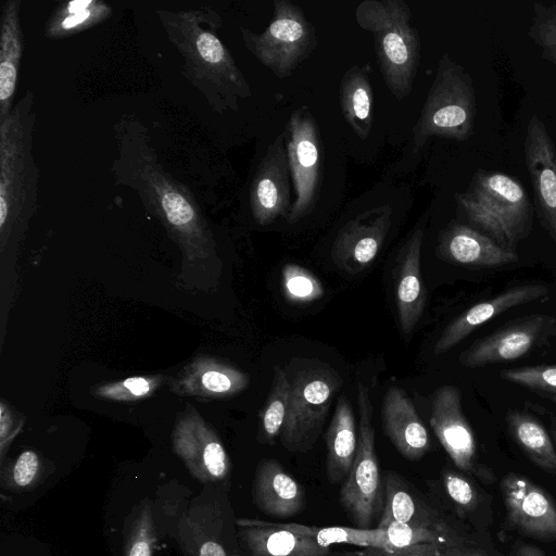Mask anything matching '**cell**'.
<instances>
[{
  "instance_id": "4dcf8cb0",
  "label": "cell",
  "mask_w": 556,
  "mask_h": 556,
  "mask_svg": "<svg viewBox=\"0 0 556 556\" xmlns=\"http://www.w3.org/2000/svg\"><path fill=\"white\" fill-rule=\"evenodd\" d=\"M302 534L313 538L318 544L331 547L333 544H349L357 547H378L390 549L384 529L352 527H312L291 523Z\"/></svg>"
},
{
  "instance_id": "1f68e13d",
  "label": "cell",
  "mask_w": 556,
  "mask_h": 556,
  "mask_svg": "<svg viewBox=\"0 0 556 556\" xmlns=\"http://www.w3.org/2000/svg\"><path fill=\"white\" fill-rule=\"evenodd\" d=\"M291 396V383L285 368L274 369L270 390L260 414L261 430L265 442L273 443L280 434Z\"/></svg>"
},
{
  "instance_id": "d6986e66",
  "label": "cell",
  "mask_w": 556,
  "mask_h": 556,
  "mask_svg": "<svg viewBox=\"0 0 556 556\" xmlns=\"http://www.w3.org/2000/svg\"><path fill=\"white\" fill-rule=\"evenodd\" d=\"M424 224L418 225L402 248L395 274V302L402 331L409 334L420 320L426 305L421 276Z\"/></svg>"
},
{
  "instance_id": "7c38bea8",
  "label": "cell",
  "mask_w": 556,
  "mask_h": 556,
  "mask_svg": "<svg viewBox=\"0 0 556 556\" xmlns=\"http://www.w3.org/2000/svg\"><path fill=\"white\" fill-rule=\"evenodd\" d=\"M173 448L193 477L202 482L224 480L229 457L212 427L191 406L178 418L172 434Z\"/></svg>"
},
{
  "instance_id": "8d00e7d4",
  "label": "cell",
  "mask_w": 556,
  "mask_h": 556,
  "mask_svg": "<svg viewBox=\"0 0 556 556\" xmlns=\"http://www.w3.org/2000/svg\"><path fill=\"white\" fill-rule=\"evenodd\" d=\"M154 542L152 510L146 502L137 508L129 523L124 556H152Z\"/></svg>"
},
{
  "instance_id": "603a6c76",
  "label": "cell",
  "mask_w": 556,
  "mask_h": 556,
  "mask_svg": "<svg viewBox=\"0 0 556 556\" xmlns=\"http://www.w3.org/2000/svg\"><path fill=\"white\" fill-rule=\"evenodd\" d=\"M253 502L275 518L296 516L304 507V493L296 480L275 459H263L255 471Z\"/></svg>"
},
{
  "instance_id": "f546056e",
  "label": "cell",
  "mask_w": 556,
  "mask_h": 556,
  "mask_svg": "<svg viewBox=\"0 0 556 556\" xmlns=\"http://www.w3.org/2000/svg\"><path fill=\"white\" fill-rule=\"evenodd\" d=\"M111 13V8L101 1H71L51 17L46 34L51 38L72 35L93 26Z\"/></svg>"
},
{
  "instance_id": "5bb4252c",
  "label": "cell",
  "mask_w": 556,
  "mask_h": 556,
  "mask_svg": "<svg viewBox=\"0 0 556 556\" xmlns=\"http://www.w3.org/2000/svg\"><path fill=\"white\" fill-rule=\"evenodd\" d=\"M392 208L381 205L349 220L338 232L332 248L333 263L349 274L366 269L378 256L392 225Z\"/></svg>"
},
{
  "instance_id": "8fae6325",
  "label": "cell",
  "mask_w": 556,
  "mask_h": 556,
  "mask_svg": "<svg viewBox=\"0 0 556 556\" xmlns=\"http://www.w3.org/2000/svg\"><path fill=\"white\" fill-rule=\"evenodd\" d=\"M431 428L453 463L484 483L494 480L492 471L479 462L472 429L462 409V395L455 386H442L432 399Z\"/></svg>"
},
{
  "instance_id": "3957f363",
  "label": "cell",
  "mask_w": 556,
  "mask_h": 556,
  "mask_svg": "<svg viewBox=\"0 0 556 556\" xmlns=\"http://www.w3.org/2000/svg\"><path fill=\"white\" fill-rule=\"evenodd\" d=\"M35 96L28 90L0 118V235L4 247L35 212L38 169L33 154Z\"/></svg>"
},
{
  "instance_id": "4fadbf2b",
  "label": "cell",
  "mask_w": 556,
  "mask_h": 556,
  "mask_svg": "<svg viewBox=\"0 0 556 556\" xmlns=\"http://www.w3.org/2000/svg\"><path fill=\"white\" fill-rule=\"evenodd\" d=\"M290 169L282 131L267 147L257 164L251 187L250 207L254 220L267 226L280 217H288L291 201Z\"/></svg>"
},
{
  "instance_id": "b9f144b4",
  "label": "cell",
  "mask_w": 556,
  "mask_h": 556,
  "mask_svg": "<svg viewBox=\"0 0 556 556\" xmlns=\"http://www.w3.org/2000/svg\"><path fill=\"white\" fill-rule=\"evenodd\" d=\"M23 421L15 418L11 408L4 402L0 403V451L3 459L5 450L20 432Z\"/></svg>"
},
{
  "instance_id": "9a60e30c",
  "label": "cell",
  "mask_w": 556,
  "mask_h": 556,
  "mask_svg": "<svg viewBox=\"0 0 556 556\" xmlns=\"http://www.w3.org/2000/svg\"><path fill=\"white\" fill-rule=\"evenodd\" d=\"M507 516L521 532L540 540L556 539V504L527 477L507 473L501 482Z\"/></svg>"
},
{
  "instance_id": "ffe728a7",
  "label": "cell",
  "mask_w": 556,
  "mask_h": 556,
  "mask_svg": "<svg viewBox=\"0 0 556 556\" xmlns=\"http://www.w3.org/2000/svg\"><path fill=\"white\" fill-rule=\"evenodd\" d=\"M547 293L548 290L543 285L518 286L475 304L445 328L434 344L433 354L441 355L447 352L494 316L518 305L536 301Z\"/></svg>"
},
{
  "instance_id": "52a82bcc",
  "label": "cell",
  "mask_w": 556,
  "mask_h": 556,
  "mask_svg": "<svg viewBox=\"0 0 556 556\" xmlns=\"http://www.w3.org/2000/svg\"><path fill=\"white\" fill-rule=\"evenodd\" d=\"M296 363L292 369H286L291 396L280 440L287 451L305 453L321 433L342 379L333 368L321 362L300 359Z\"/></svg>"
},
{
  "instance_id": "8992f818",
  "label": "cell",
  "mask_w": 556,
  "mask_h": 556,
  "mask_svg": "<svg viewBox=\"0 0 556 556\" xmlns=\"http://www.w3.org/2000/svg\"><path fill=\"white\" fill-rule=\"evenodd\" d=\"M476 111L471 76L444 53L439 61L420 115L412 129V154L419 153L432 136L467 140L472 135Z\"/></svg>"
},
{
  "instance_id": "f6af8a7d",
  "label": "cell",
  "mask_w": 556,
  "mask_h": 556,
  "mask_svg": "<svg viewBox=\"0 0 556 556\" xmlns=\"http://www.w3.org/2000/svg\"><path fill=\"white\" fill-rule=\"evenodd\" d=\"M514 556H543V554L532 545H521L515 551Z\"/></svg>"
},
{
  "instance_id": "277c9868",
  "label": "cell",
  "mask_w": 556,
  "mask_h": 556,
  "mask_svg": "<svg viewBox=\"0 0 556 556\" xmlns=\"http://www.w3.org/2000/svg\"><path fill=\"white\" fill-rule=\"evenodd\" d=\"M358 26L372 35L377 63L391 93L407 97L420 61V38L404 0H365L355 9Z\"/></svg>"
},
{
  "instance_id": "74e56055",
  "label": "cell",
  "mask_w": 556,
  "mask_h": 556,
  "mask_svg": "<svg viewBox=\"0 0 556 556\" xmlns=\"http://www.w3.org/2000/svg\"><path fill=\"white\" fill-rule=\"evenodd\" d=\"M501 377L528 389L556 392V366H527L501 371Z\"/></svg>"
},
{
  "instance_id": "836d02e7",
  "label": "cell",
  "mask_w": 556,
  "mask_h": 556,
  "mask_svg": "<svg viewBox=\"0 0 556 556\" xmlns=\"http://www.w3.org/2000/svg\"><path fill=\"white\" fill-rule=\"evenodd\" d=\"M281 288L283 296L292 304H308L325 293L323 283L311 270L292 263L281 270Z\"/></svg>"
},
{
  "instance_id": "6da1fadb",
  "label": "cell",
  "mask_w": 556,
  "mask_h": 556,
  "mask_svg": "<svg viewBox=\"0 0 556 556\" xmlns=\"http://www.w3.org/2000/svg\"><path fill=\"white\" fill-rule=\"evenodd\" d=\"M116 132L119 155L114 172L117 180L139 193L143 204L190 258L205 257L213 247L212 235L189 190L159 163L141 125L124 123Z\"/></svg>"
},
{
  "instance_id": "9c48e42d",
  "label": "cell",
  "mask_w": 556,
  "mask_h": 556,
  "mask_svg": "<svg viewBox=\"0 0 556 556\" xmlns=\"http://www.w3.org/2000/svg\"><path fill=\"white\" fill-rule=\"evenodd\" d=\"M359 428L356 455L340 490V503L357 528L370 529L380 517L384 486L375 447L372 404L367 387L358 381Z\"/></svg>"
},
{
  "instance_id": "ba28073f",
  "label": "cell",
  "mask_w": 556,
  "mask_h": 556,
  "mask_svg": "<svg viewBox=\"0 0 556 556\" xmlns=\"http://www.w3.org/2000/svg\"><path fill=\"white\" fill-rule=\"evenodd\" d=\"M245 48L278 78H287L318 45L303 10L289 0L274 1V15L261 34L241 28Z\"/></svg>"
},
{
  "instance_id": "5b68a950",
  "label": "cell",
  "mask_w": 556,
  "mask_h": 556,
  "mask_svg": "<svg viewBox=\"0 0 556 556\" xmlns=\"http://www.w3.org/2000/svg\"><path fill=\"white\" fill-rule=\"evenodd\" d=\"M455 198L476 229L505 249L514 251L531 229L532 204L525 188L507 174L478 172Z\"/></svg>"
},
{
  "instance_id": "60d3db41",
  "label": "cell",
  "mask_w": 556,
  "mask_h": 556,
  "mask_svg": "<svg viewBox=\"0 0 556 556\" xmlns=\"http://www.w3.org/2000/svg\"><path fill=\"white\" fill-rule=\"evenodd\" d=\"M40 460L38 455L30 450H26L16 458L12 468V481L17 486L30 485L38 476Z\"/></svg>"
},
{
  "instance_id": "44dd1931",
  "label": "cell",
  "mask_w": 556,
  "mask_h": 556,
  "mask_svg": "<svg viewBox=\"0 0 556 556\" xmlns=\"http://www.w3.org/2000/svg\"><path fill=\"white\" fill-rule=\"evenodd\" d=\"M381 417L384 434L402 456L417 460L430 450L427 428L413 402L400 387L393 386L387 391Z\"/></svg>"
},
{
  "instance_id": "d6a6232c",
  "label": "cell",
  "mask_w": 556,
  "mask_h": 556,
  "mask_svg": "<svg viewBox=\"0 0 556 556\" xmlns=\"http://www.w3.org/2000/svg\"><path fill=\"white\" fill-rule=\"evenodd\" d=\"M382 529H384L390 549L417 544H438L442 546L459 544L448 528L439 529L392 522Z\"/></svg>"
},
{
  "instance_id": "4316f807",
  "label": "cell",
  "mask_w": 556,
  "mask_h": 556,
  "mask_svg": "<svg viewBox=\"0 0 556 556\" xmlns=\"http://www.w3.org/2000/svg\"><path fill=\"white\" fill-rule=\"evenodd\" d=\"M383 486L384 501L378 521L379 528H386L392 522L439 529L448 528L408 491L399 475L387 472L383 477Z\"/></svg>"
},
{
  "instance_id": "f35d334b",
  "label": "cell",
  "mask_w": 556,
  "mask_h": 556,
  "mask_svg": "<svg viewBox=\"0 0 556 556\" xmlns=\"http://www.w3.org/2000/svg\"><path fill=\"white\" fill-rule=\"evenodd\" d=\"M443 481L447 495L458 506L470 509L476 505V491L465 477L454 471H446Z\"/></svg>"
},
{
  "instance_id": "30bf717a",
  "label": "cell",
  "mask_w": 556,
  "mask_h": 556,
  "mask_svg": "<svg viewBox=\"0 0 556 556\" xmlns=\"http://www.w3.org/2000/svg\"><path fill=\"white\" fill-rule=\"evenodd\" d=\"M286 149L295 199L287 217L298 223L313 208L320 176V141L317 124L306 106L295 110L288 122Z\"/></svg>"
},
{
  "instance_id": "ab89813d",
  "label": "cell",
  "mask_w": 556,
  "mask_h": 556,
  "mask_svg": "<svg viewBox=\"0 0 556 556\" xmlns=\"http://www.w3.org/2000/svg\"><path fill=\"white\" fill-rule=\"evenodd\" d=\"M447 547L438 544H417L395 549L366 547L354 552V556H443Z\"/></svg>"
},
{
  "instance_id": "2e32d148",
  "label": "cell",
  "mask_w": 556,
  "mask_h": 556,
  "mask_svg": "<svg viewBox=\"0 0 556 556\" xmlns=\"http://www.w3.org/2000/svg\"><path fill=\"white\" fill-rule=\"evenodd\" d=\"M525 159L539 216L556 243V150L543 122L533 115L525 139Z\"/></svg>"
},
{
  "instance_id": "7dc6e473",
  "label": "cell",
  "mask_w": 556,
  "mask_h": 556,
  "mask_svg": "<svg viewBox=\"0 0 556 556\" xmlns=\"http://www.w3.org/2000/svg\"><path fill=\"white\" fill-rule=\"evenodd\" d=\"M552 400L556 403V395H553Z\"/></svg>"
},
{
  "instance_id": "83f0119b",
  "label": "cell",
  "mask_w": 556,
  "mask_h": 556,
  "mask_svg": "<svg viewBox=\"0 0 556 556\" xmlns=\"http://www.w3.org/2000/svg\"><path fill=\"white\" fill-rule=\"evenodd\" d=\"M342 114L359 139H366L372 126L374 94L368 70L354 65L343 75L339 88Z\"/></svg>"
},
{
  "instance_id": "ee69618b",
  "label": "cell",
  "mask_w": 556,
  "mask_h": 556,
  "mask_svg": "<svg viewBox=\"0 0 556 556\" xmlns=\"http://www.w3.org/2000/svg\"><path fill=\"white\" fill-rule=\"evenodd\" d=\"M443 556H486L480 552L466 549L462 547L459 544L450 546L445 549Z\"/></svg>"
},
{
  "instance_id": "e0dca14e",
  "label": "cell",
  "mask_w": 556,
  "mask_h": 556,
  "mask_svg": "<svg viewBox=\"0 0 556 556\" xmlns=\"http://www.w3.org/2000/svg\"><path fill=\"white\" fill-rule=\"evenodd\" d=\"M240 538L251 556H354L333 552L302 534L291 523L239 519Z\"/></svg>"
},
{
  "instance_id": "f1b7e54d",
  "label": "cell",
  "mask_w": 556,
  "mask_h": 556,
  "mask_svg": "<svg viewBox=\"0 0 556 556\" xmlns=\"http://www.w3.org/2000/svg\"><path fill=\"white\" fill-rule=\"evenodd\" d=\"M507 425L514 440L536 466L556 472L555 444L539 420L523 412L513 410L507 415Z\"/></svg>"
},
{
  "instance_id": "cb8c5ba5",
  "label": "cell",
  "mask_w": 556,
  "mask_h": 556,
  "mask_svg": "<svg viewBox=\"0 0 556 556\" xmlns=\"http://www.w3.org/2000/svg\"><path fill=\"white\" fill-rule=\"evenodd\" d=\"M543 321L541 316H536L501 329L464 351L459 361L468 368H476L518 359L534 345Z\"/></svg>"
},
{
  "instance_id": "7a4b0ae2",
  "label": "cell",
  "mask_w": 556,
  "mask_h": 556,
  "mask_svg": "<svg viewBox=\"0 0 556 556\" xmlns=\"http://www.w3.org/2000/svg\"><path fill=\"white\" fill-rule=\"evenodd\" d=\"M210 10L159 11L164 29L185 59L186 74L216 111H238V101L251 89L231 53L203 24Z\"/></svg>"
},
{
  "instance_id": "7bdbcfd3",
  "label": "cell",
  "mask_w": 556,
  "mask_h": 556,
  "mask_svg": "<svg viewBox=\"0 0 556 556\" xmlns=\"http://www.w3.org/2000/svg\"><path fill=\"white\" fill-rule=\"evenodd\" d=\"M199 556H226V553L220 544L207 541L201 545Z\"/></svg>"
},
{
  "instance_id": "7402d4cb",
  "label": "cell",
  "mask_w": 556,
  "mask_h": 556,
  "mask_svg": "<svg viewBox=\"0 0 556 556\" xmlns=\"http://www.w3.org/2000/svg\"><path fill=\"white\" fill-rule=\"evenodd\" d=\"M438 255L454 264L470 267H497L518 260L515 251L505 249L478 229L452 223L440 237Z\"/></svg>"
},
{
  "instance_id": "484cf974",
  "label": "cell",
  "mask_w": 556,
  "mask_h": 556,
  "mask_svg": "<svg viewBox=\"0 0 556 556\" xmlns=\"http://www.w3.org/2000/svg\"><path fill=\"white\" fill-rule=\"evenodd\" d=\"M357 439L353 408L346 396L341 395L326 433V472L330 482H339L349 475L356 455Z\"/></svg>"
},
{
  "instance_id": "e575fe53",
  "label": "cell",
  "mask_w": 556,
  "mask_h": 556,
  "mask_svg": "<svg viewBox=\"0 0 556 556\" xmlns=\"http://www.w3.org/2000/svg\"><path fill=\"white\" fill-rule=\"evenodd\" d=\"M163 376H134L116 382L98 386L96 397L131 402L151 396L164 382Z\"/></svg>"
},
{
  "instance_id": "ac0fdd59",
  "label": "cell",
  "mask_w": 556,
  "mask_h": 556,
  "mask_svg": "<svg viewBox=\"0 0 556 556\" xmlns=\"http://www.w3.org/2000/svg\"><path fill=\"white\" fill-rule=\"evenodd\" d=\"M249 384V375L237 367L211 356H198L177 375L172 387L185 396L226 399Z\"/></svg>"
},
{
  "instance_id": "d590c367",
  "label": "cell",
  "mask_w": 556,
  "mask_h": 556,
  "mask_svg": "<svg viewBox=\"0 0 556 556\" xmlns=\"http://www.w3.org/2000/svg\"><path fill=\"white\" fill-rule=\"evenodd\" d=\"M529 37L542 49V56L556 67V3H533Z\"/></svg>"
},
{
  "instance_id": "d4e9b609",
  "label": "cell",
  "mask_w": 556,
  "mask_h": 556,
  "mask_svg": "<svg viewBox=\"0 0 556 556\" xmlns=\"http://www.w3.org/2000/svg\"><path fill=\"white\" fill-rule=\"evenodd\" d=\"M21 1L7 0L1 12L0 38V118L13 109L18 71L23 54Z\"/></svg>"
},
{
  "instance_id": "bcb514c9",
  "label": "cell",
  "mask_w": 556,
  "mask_h": 556,
  "mask_svg": "<svg viewBox=\"0 0 556 556\" xmlns=\"http://www.w3.org/2000/svg\"><path fill=\"white\" fill-rule=\"evenodd\" d=\"M551 432L556 448V416H552L551 419Z\"/></svg>"
}]
</instances>
